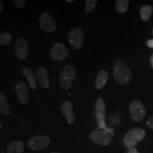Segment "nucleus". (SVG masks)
Here are the masks:
<instances>
[{
    "mask_svg": "<svg viewBox=\"0 0 153 153\" xmlns=\"http://www.w3.org/2000/svg\"><path fill=\"white\" fill-rule=\"evenodd\" d=\"M24 143L22 141H15L11 143L7 148V153H23Z\"/></svg>",
    "mask_w": 153,
    "mask_h": 153,
    "instance_id": "nucleus-18",
    "label": "nucleus"
},
{
    "mask_svg": "<svg viewBox=\"0 0 153 153\" xmlns=\"http://www.w3.org/2000/svg\"><path fill=\"white\" fill-rule=\"evenodd\" d=\"M2 128H3V126H2V124H1V122H0V131H1V130L2 129Z\"/></svg>",
    "mask_w": 153,
    "mask_h": 153,
    "instance_id": "nucleus-29",
    "label": "nucleus"
},
{
    "mask_svg": "<svg viewBox=\"0 0 153 153\" xmlns=\"http://www.w3.org/2000/svg\"><path fill=\"white\" fill-rule=\"evenodd\" d=\"M145 134L146 133L144 130L140 128H135L130 130L124 137V145L128 148H135V146L144 139Z\"/></svg>",
    "mask_w": 153,
    "mask_h": 153,
    "instance_id": "nucleus-4",
    "label": "nucleus"
},
{
    "mask_svg": "<svg viewBox=\"0 0 153 153\" xmlns=\"http://www.w3.org/2000/svg\"><path fill=\"white\" fill-rule=\"evenodd\" d=\"M28 50V45L27 41L23 38H19L16 41L15 53H16V57H18L19 60H24L27 58Z\"/></svg>",
    "mask_w": 153,
    "mask_h": 153,
    "instance_id": "nucleus-11",
    "label": "nucleus"
},
{
    "mask_svg": "<svg viewBox=\"0 0 153 153\" xmlns=\"http://www.w3.org/2000/svg\"><path fill=\"white\" fill-rule=\"evenodd\" d=\"M147 45L150 48H153V39L148 40V42H147Z\"/></svg>",
    "mask_w": 153,
    "mask_h": 153,
    "instance_id": "nucleus-26",
    "label": "nucleus"
},
{
    "mask_svg": "<svg viewBox=\"0 0 153 153\" xmlns=\"http://www.w3.org/2000/svg\"><path fill=\"white\" fill-rule=\"evenodd\" d=\"M40 26L43 31L52 33L56 29V23L49 13L44 12L40 17Z\"/></svg>",
    "mask_w": 153,
    "mask_h": 153,
    "instance_id": "nucleus-7",
    "label": "nucleus"
},
{
    "mask_svg": "<svg viewBox=\"0 0 153 153\" xmlns=\"http://www.w3.org/2000/svg\"><path fill=\"white\" fill-rule=\"evenodd\" d=\"M152 33H153V30H152Z\"/></svg>",
    "mask_w": 153,
    "mask_h": 153,
    "instance_id": "nucleus-32",
    "label": "nucleus"
},
{
    "mask_svg": "<svg viewBox=\"0 0 153 153\" xmlns=\"http://www.w3.org/2000/svg\"><path fill=\"white\" fill-rule=\"evenodd\" d=\"M72 0H67V2H72Z\"/></svg>",
    "mask_w": 153,
    "mask_h": 153,
    "instance_id": "nucleus-30",
    "label": "nucleus"
},
{
    "mask_svg": "<svg viewBox=\"0 0 153 153\" xmlns=\"http://www.w3.org/2000/svg\"><path fill=\"white\" fill-rule=\"evenodd\" d=\"M70 43L75 49L79 50L83 44L84 32L81 28H75L71 30L68 34Z\"/></svg>",
    "mask_w": 153,
    "mask_h": 153,
    "instance_id": "nucleus-10",
    "label": "nucleus"
},
{
    "mask_svg": "<svg viewBox=\"0 0 153 153\" xmlns=\"http://www.w3.org/2000/svg\"><path fill=\"white\" fill-rule=\"evenodd\" d=\"M150 64H151V66H152V68H153V54L150 56Z\"/></svg>",
    "mask_w": 153,
    "mask_h": 153,
    "instance_id": "nucleus-28",
    "label": "nucleus"
},
{
    "mask_svg": "<svg viewBox=\"0 0 153 153\" xmlns=\"http://www.w3.org/2000/svg\"><path fill=\"white\" fill-rule=\"evenodd\" d=\"M114 77L120 85H128L133 78V74L125 60H117L114 65Z\"/></svg>",
    "mask_w": 153,
    "mask_h": 153,
    "instance_id": "nucleus-1",
    "label": "nucleus"
},
{
    "mask_svg": "<svg viewBox=\"0 0 153 153\" xmlns=\"http://www.w3.org/2000/svg\"><path fill=\"white\" fill-rule=\"evenodd\" d=\"M60 111L62 114L67 118L69 124H73L75 118L72 113V104L71 101H65L60 106Z\"/></svg>",
    "mask_w": 153,
    "mask_h": 153,
    "instance_id": "nucleus-13",
    "label": "nucleus"
},
{
    "mask_svg": "<svg viewBox=\"0 0 153 153\" xmlns=\"http://www.w3.org/2000/svg\"><path fill=\"white\" fill-rule=\"evenodd\" d=\"M27 1L26 0H16L14 1V4L18 9H22L26 6Z\"/></svg>",
    "mask_w": 153,
    "mask_h": 153,
    "instance_id": "nucleus-23",
    "label": "nucleus"
},
{
    "mask_svg": "<svg viewBox=\"0 0 153 153\" xmlns=\"http://www.w3.org/2000/svg\"><path fill=\"white\" fill-rule=\"evenodd\" d=\"M4 11V4L1 1H0V14L3 12Z\"/></svg>",
    "mask_w": 153,
    "mask_h": 153,
    "instance_id": "nucleus-27",
    "label": "nucleus"
},
{
    "mask_svg": "<svg viewBox=\"0 0 153 153\" xmlns=\"http://www.w3.org/2000/svg\"><path fill=\"white\" fill-rule=\"evenodd\" d=\"M127 153H139V152L135 148H128Z\"/></svg>",
    "mask_w": 153,
    "mask_h": 153,
    "instance_id": "nucleus-25",
    "label": "nucleus"
},
{
    "mask_svg": "<svg viewBox=\"0 0 153 153\" xmlns=\"http://www.w3.org/2000/svg\"><path fill=\"white\" fill-rule=\"evenodd\" d=\"M76 71L75 68L70 65H67L63 68L60 76V87L64 90H68L72 87L73 81L76 79Z\"/></svg>",
    "mask_w": 153,
    "mask_h": 153,
    "instance_id": "nucleus-3",
    "label": "nucleus"
},
{
    "mask_svg": "<svg viewBox=\"0 0 153 153\" xmlns=\"http://www.w3.org/2000/svg\"><path fill=\"white\" fill-rule=\"evenodd\" d=\"M36 74L41 87L43 89H48L51 86V82L45 68L43 67H39L36 70Z\"/></svg>",
    "mask_w": 153,
    "mask_h": 153,
    "instance_id": "nucleus-14",
    "label": "nucleus"
},
{
    "mask_svg": "<svg viewBox=\"0 0 153 153\" xmlns=\"http://www.w3.org/2000/svg\"><path fill=\"white\" fill-rule=\"evenodd\" d=\"M90 139L93 142L101 145H108L112 141V136L105 131H94L90 133Z\"/></svg>",
    "mask_w": 153,
    "mask_h": 153,
    "instance_id": "nucleus-6",
    "label": "nucleus"
},
{
    "mask_svg": "<svg viewBox=\"0 0 153 153\" xmlns=\"http://www.w3.org/2000/svg\"><path fill=\"white\" fill-rule=\"evenodd\" d=\"M0 113L8 116L11 114V108L7 98L0 91Z\"/></svg>",
    "mask_w": 153,
    "mask_h": 153,
    "instance_id": "nucleus-17",
    "label": "nucleus"
},
{
    "mask_svg": "<svg viewBox=\"0 0 153 153\" xmlns=\"http://www.w3.org/2000/svg\"><path fill=\"white\" fill-rule=\"evenodd\" d=\"M51 140L48 137L44 135H37L31 137L28 143V147L34 150H43L49 145Z\"/></svg>",
    "mask_w": 153,
    "mask_h": 153,
    "instance_id": "nucleus-8",
    "label": "nucleus"
},
{
    "mask_svg": "<svg viewBox=\"0 0 153 153\" xmlns=\"http://www.w3.org/2000/svg\"><path fill=\"white\" fill-rule=\"evenodd\" d=\"M16 91L17 97L22 104H27L28 101V88L25 82L19 81L16 85Z\"/></svg>",
    "mask_w": 153,
    "mask_h": 153,
    "instance_id": "nucleus-12",
    "label": "nucleus"
},
{
    "mask_svg": "<svg viewBox=\"0 0 153 153\" xmlns=\"http://www.w3.org/2000/svg\"><path fill=\"white\" fill-rule=\"evenodd\" d=\"M130 114L134 122H140L145 118L147 111L141 101L134 100L129 106Z\"/></svg>",
    "mask_w": 153,
    "mask_h": 153,
    "instance_id": "nucleus-5",
    "label": "nucleus"
},
{
    "mask_svg": "<svg viewBox=\"0 0 153 153\" xmlns=\"http://www.w3.org/2000/svg\"><path fill=\"white\" fill-rule=\"evenodd\" d=\"M52 153H60V152H52Z\"/></svg>",
    "mask_w": 153,
    "mask_h": 153,
    "instance_id": "nucleus-31",
    "label": "nucleus"
},
{
    "mask_svg": "<svg viewBox=\"0 0 153 153\" xmlns=\"http://www.w3.org/2000/svg\"><path fill=\"white\" fill-rule=\"evenodd\" d=\"M22 72L24 74L25 77L27 79L32 90L36 91V89H37V84H36V78L33 71L28 68H24L22 70Z\"/></svg>",
    "mask_w": 153,
    "mask_h": 153,
    "instance_id": "nucleus-16",
    "label": "nucleus"
},
{
    "mask_svg": "<svg viewBox=\"0 0 153 153\" xmlns=\"http://www.w3.org/2000/svg\"><path fill=\"white\" fill-rule=\"evenodd\" d=\"M108 74L106 70H102L99 72L95 82V87L97 89H102L106 85L108 80Z\"/></svg>",
    "mask_w": 153,
    "mask_h": 153,
    "instance_id": "nucleus-15",
    "label": "nucleus"
},
{
    "mask_svg": "<svg viewBox=\"0 0 153 153\" xmlns=\"http://www.w3.org/2000/svg\"><path fill=\"white\" fill-rule=\"evenodd\" d=\"M51 56L55 61H62L69 56V52L64 44L57 43L51 49Z\"/></svg>",
    "mask_w": 153,
    "mask_h": 153,
    "instance_id": "nucleus-9",
    "label": "nucleus"
},
{
    "mask_svg": "<svg viewBox=\"0 0 153 153\" xmlns=\"http://www.w3.org/2000/svg\"><path fill=\"white\" fill-rule=\"evenodd\" d=\"M147 125H148V126L150 128L153 129V116L150 117L148 120V121H147Z\"/></svg>",
    "mask_w": 153,
    "mask_h": 153,
    "instance_id": "nucleus-24",
    "label": "nucleus"
},
{
    "mask_svg": "<svg viewBox=\"0 0 153 153\" xmlns=\"http://www.w3.org/2000/svg\"><path fill=\"white\" fill-rule=\"evenodd\" d=\"M95 116L97 124L99 128L102 131H105L110 133L111 135H114V129L107 128L105 122V116H106V104L102 97H99L97 99L95 104Z\"/></svg>",
    "mask_w": 153,
    "mask_h": 153,
    "instance_id": "nucleus-2",
    "label": "nucleus"
},
{
    "mask_svg": "<svg viewBox=\"0 0 153 153\" xmlns=\"http://www.w3.org/2000/svg\"><path fill=\"white\" fill-rule=\"evenodd\" d=\"M153 9L150 5H144L140 9V18L143 22H148L152 14Z\"/></svg>",
    "mask_w": 153,
    "mask_h": 153,
    "instance_id": "nucleus-19",
    "label": "nucleus"
},
{
    "mask_svg": "<svg viewBox=\"0 0 153 153\" xmlns=\"http://www.w3.org/2000/svg\"><path fill=\"white\" fill-rule=\"evenodd\" d=\"M129 4L130 1H128V0H117L116 1V10L120 14H123L128 10Z\"/></svg>",
    "mask_w": 153,
    "mask_h": 153,
    "instance_id": "nucleus-20",
    "label": "nucleus"
},
{
    "mask_svg": "<svg viewBox=\"0 0 153 153\" xmlns=\"http://www.w3.org/2000/svg\"><path fill=\"white\" fill-rule=\"evenodd\" d=\"M11 41V35L9 33H0V45L7 46Z\"/></svg>",
    "mask_w": 153,
    "mask_h": 153,
    "instance_id": "nucleus-21",
    "label": "nucleus"
},
{
    "mask_svg": "<svg viewBox=\"0 0 153 153\" xmlns=\"http://www.w3.org/2000/svg\"><path fill=\"white\" fill-rule=\"evenodd\" d=\"M98 1L97 0H87L86 1V6H85V12L86 13H90L91 11L94 9V7L97 5Z\"/></svg>",
    "mask_w": 153,
    "mask_h": 153,
    "instance_id": "nucleus-22",
    "label": "nucleus"
}]
</instances>
